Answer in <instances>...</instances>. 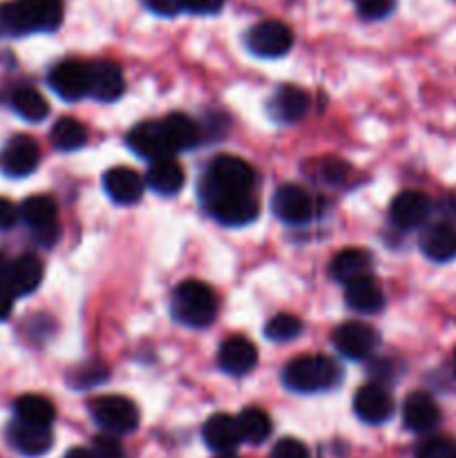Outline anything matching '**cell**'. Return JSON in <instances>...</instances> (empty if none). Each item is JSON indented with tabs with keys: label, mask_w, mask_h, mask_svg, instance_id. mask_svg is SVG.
<instances>
[{
	"label": "cell",
	"mask_w": 456,
	"mask_h": 458,
	"mask_svg": "<svg viewBox=\"0 0 456 458\" xmlns=\"http://www.w3.org/2000/svg\"><path fill=\"white\" fill-rule=\"evenodd\" d=\"M255 170L235 155H219L210 164L201 192H253Z\"/></svg>",
	"instance_id": "4"
},
{
	"label": "cell",
	"mask_w": 456,
	"mask_h": 458,
	"mask_svg": "<svg viewBox=\"0 0 456 458\" xmlns=\"http://www.w3.org/2000/svg\"><path fill=\"white\" fill-rule=\"evenodd\" d=\"M49 85L65 101L89 97V65L76 58L61 61L49 72Z\"/></svg>",
	"instance_id": "12"
},
{
	"label": "cell",
	"mask_w": 456,
	"mask_h": 458,
	"mask_svg": "<svg viewBox=\"0 0 456 458\" xmlns=\"http://www.w3.org/2000/svg\"><path fill=\"white\" fill-rule=\"evenodd\" d=\"M237 423H240L241 438L246 443H250V445H259L273 432L271 416L264 410H259V407H246V410H241V414L237 416Z\"/></svg>",
	"instance_id": "32"
},
{
	"label": "cell",
	"mask_w": 456,
	"mask_h": 458,
	"mask_svg": "<svg viewBox=\"0 0 456 458\" xmlns=\"http://www.w3.org/2000/svg\"><path fill=\"white\" fill-rule=\"evenodd\" d=\"M89 414L94 423L107 434L123 437L139 428V410L125 396H98L89 403Z\"/></svg>",
	"instance_id": "6"
},
{
	"label": "cell",
	"mask_w": 456,
	"mask_h": 458,
	"mask_svg": "<svg viewBox=\"0 0 456 458\" xmlns=\"http://www.w3.org/2000/svg\"><path fill=\"white\" fill-rule=\"evenodd\" d=\"M271 458H311L308 456L307 445L298 438H282L280 443H275L273 447Z\"/></svg>",
	"instance_id": "37"
},
{
	"label": "cell",
	"mask_w": 456,
	"mask_h": 458,
	"mask_svg": "<svg viewBox=\"0 0 456 458\" xmlns=\"http://www.w3.org/2000/svg\"><path fill=\"white\" fill-rule=\"evenodd\" d=\"M356 3L358 13L367 21H380V18H387L393 12V4L396 0H353Z\"/></svg>",
	"instance_id": "35"
},
{
	"label": "cell",
	"mask_w": 456,
	"mask_h": 458,
	"mask_svg": "<svg viewBox=\"0 0 456 458\" xmlns=\"http://www.w3.org/2000/svg\"><path fill=\"white\" fill-rule=\"evenodd\" d=\"M204 441L213 452L231 454V452H235L237 447H240V443L244 441V438H241L237 419H232V416L228 414H215L206 420Z\"/></svg>",
	"instance_id": "25"
},
{
	"label": "cell",
	"mask_w": 456,
	"mask_h": 458,
	"mask_svg": "<svg viewBox=\"0 0 456 458\" xmlns=\"http://www.w3.org/2000/svg\"><path fill=\"white\" fill-rule=\"evenodd\" d=\"M65 458H94L92 450H85V447H74L65 454Z\"/></svg>",
	"instance_id": "43"
},
{
	"label": "cell",
	"mask_w": 456,
	"mask_h": 458,
	"mask_svg": "<svg viewBox=\"0 0 456 458\" xmlns=\"http://www.w3.org/2000/svg\"><path fill=\"white\" fill-rule=\"evenodd\" d=\"M18 215L22 217V222L31 228V233L36 235V240L43 242L45 246L54 244L58 235V208L56 201L47 195H34L27 197L22 201V206L18 208Z\"/></svg>",
	"instance_id": "8"
},
{
	"label": "cell",
	"mask_w": 456,
	"mask_h": 458,
	"mask_svg": "<svg viewBox=\"0 0 456 458\" xmlns=\"http://www.w3.org/2000/svg\"><path fill=\"white\" fill-rule=\"evenodd\" d=\"M128 146L132 148L139 157L150 161L165 159V157L174 155L168 139H165L161 121H143V123L134 125L128 134Z\"/></svg>",
	"instance_id": "15"
},
{
	"label": "cell",
	"mask_w": 456,
	"mask_h": 458,
	"mask_svg": "<svg viewBox=\"0 0 456 458\" xmlns=\"http://www.w3.org/2000/svg\"><path fill=\"white\" fill-rule=\"evenodd\" d=\"M282 383L286 389L298 394L326 392L340 383V367L329 356L308 353L293 358L282 371Z\"/></svg>",
	"instance_id": "2"
},
{
	"label": "cell",
	"mask_w": 456,
	"mask_h": 458,
	"mask_svg": "<svg viewBox=\"0 0 456 458\" xmlns=\"http://www.w3.org/2000/svg\"><path fill=\"white\" fill-rule=\"evenodd\" d=\"M311 98L295 85H282L268 101V114L277 123H298L307 116Z\"/></svg>",
	"instance_id": "19"
},
{
	"label": "cell",
	"mask_w": 456,
	"mask_h": 458,
	"mask_svg": "<svg viewBox=\"0 0 456 458\" xmlns=\"http://www.w3.org/2000/svg\"><path fill=\"white\" fill-rule=\"evenodd\" d=\"M273 213L291 226H302L316 215V201L298 183H284L273 195Z\"/></svg>",
	"instance_id": "9"
},
{
	"label": "cell",
	"mask_w": 456,
	"mask_h": 458,
	"mask_svg": "<svg viewBox=\"0 0 456 458\" xmlns=\"http://www.w3.org/2000/svg\"><path fill=\"white\" fill-rule=\"evenodd\" d=\"M161 125H164L165 139H168L173 152L190 150L201 141L199 123L183 112H173L161 121Z\"/></svg>",
	"instance_id": "27"
},
{
	"label": "cell",
	"mask_w": 456,
	"mask_h": 458,
	"mask_svg": "<svg viewBox=\"0 0 456 458\" xmlns=\"http://www.w3.org/2000/svg\"><path fill=\"white\" fill-rule=\"evenodd\" d=\"M380 338L374 327L365 322H344L334 331V347L349 360H365L378 347Z\"/></svg>",
	"instance_id": "10"
},
{
	"label": "cell",
	"mask_w": 456,
	"mask_h": 458,
	"mask_svg": "<svg viewBox=\"0 0 456 458\" xmlns=\"http://www.w3.org/2000/svg\"><path fill=\"white\" fill-rule=\"evenodd\" d=\"M224 9V0H183V12L195 16H213Z\"/></svg>",
	"instance_id": "38"
},
{
	"label": "cell",
	"mask_w": 456,
	"mask_h": 458,
	"mask_svg": "<svg viewBox=\"0 0 456 458\" xmlns=\"http://www.w3.org/2000/svg\"><path fill=\"white\" fill-rule=\"evenodd\" d=\"M63 22L61 0H9L0 4V31L12 36L54 31Z\"/></svg>",
	"instance_id": "1"
},
{
	"label": "cell",
	"mask_w": 456,
	"mask_h": 458,
	"mask_svg": "<svg viewBox=\"0 0 456 458\" xmlns=\"http://www.w3.org/2000/svg\"><path fill=\"white\" fill-rule=\"evenodd\" d=\"M429 213H432V201L420 191H402L401 195L393 197L392 206H389V217H392L393 226L402 228V231L423 226Z\"/></svg>",
	"instance_id": "14"
},
{
	"label": "cell",
	"mask_w": 456,
	"mask_h": 458,
	"mask_svg": "<svg viewBox=\"0 0 456 458\" xmlns=\"http://www.w3.org/2000/svg\"><path fill=\"white\" fill-rule=\"evenodd\" d=\"M13 298H16V295H13L12 291H9L7 286H4L3 282H0V322H4L9 316H12Z\"/></svg>",
	"instance_id": "42"
},
{
	"label": "cell",
	"mask_w": 456,
	"mask_h": 458,
	"mask_svg": "<svg viewBox=\"0 0 456 458\" xmlns=\"http://www.w3.org/2000/svg\"><path fill=\"white\" fill-rule=\"evenodd\" d=\"M54 148L63 152H74L88 143V130L80 121L72 119V116H63L56 123L52 125V132H49Z\"/></svg>",
	"instance_id": "30"
},
{
	"label": "cell",
	"mask_w": 456,
	"mask_h": 458,
	"mask_svg": "<svg viewBox=\"0 0 456 458\" xmlns=\"http://www.w3.org/2000/svg\"><path fill=\"white\" fill-rule=\"evenodd\" d=\"M304 325L298 316L293 313H277L264 327V335L273 343H289V340H295L300 334H302Z\"/></svg>",
	"instance_id": "33"
},
{
	"label": "cell",
	"mask_w": 456,
	"mask_h": 458,
	"mask_svg": "<svg viewBox=\"0 0 456 458\" xmlns=\"http://www.w3.org/2000/svg\"><path fill=\"white\" fill-rule=\"evenodd\" d=\"M18 208L12 204L9 199H4V197H0V231H7V228H12L13 224L18 222Z\"/></svg>",
	"instance_id": "40"
},
{
	"label": "cell",
	"mask_w": 456,
	"mask_h": 458,
	"mask_svg": "<svg viewBox=\"0 0 456 458\" xmlns=\"http://www.w3.org/2000/svg\"><path fill=\"white\" fill-rule=\"evenodd\" d=\"M92 454L94 458H125V450L114 434H101L94 438Z\"/></svg>",
	"instance_id": "36"
},
{
	"label": "cell",
	"mask_w": 456,
	"mask_h": 458,
	"mask_svg": "<svg viewBox=\"0 0 456 458\" xmlns=\"http://www.w3.org/2000/svg\"><path fill=\"white\" fill-rule=\"evenodd\" d=\"M40 164V148L27 134H18L7 141V146L0 152V170L7 177L21 179L34 173Z\"/></svg>",
	"instance_id": "11"
},
{
	"label": "cell",
	"mask_w": 456,
	"mask_h": 458,
	"mask_svg": "<svg viewBox=\"0 0 456 458\" xmlns=\"http://www.w3.org/2000/svg\"><path fill=\"white\" fill-rule=\"evenodd\" d=\"M173 316L182 325L204 329L217 316V298L210 286L199 280H186L173 293Z\"/></svg>",
	"instance_id": "3"
},
{
	"label": "cell",
	"mask_w": 456,
	"mask_h": 458,
	"mask_svg": "<svg viewBox=\"0 0 456 458\" xmlns=\"http://www.w3.org/2000/svg\"><path fill=\"white\" fill-rule=\"evenodd\" d=\"M125 92L123 70L114 61H97L89 65V97L112 103Z\"/></svg>",
	"instance_id": "17"
},
{
	"label": "cell",
	"mask_w": 456,
	"mask_h": 458,
	"mask_svg": "<svg viewBox=\"0 0 456 458\" xmlns=\"http://www.w3.org/2000/svg\"><path fill=\"white\" fill-rule=\"evenodd\" d=\"M103 188H106L112 201L121 206H132L141 201L146 182H143L137 170L119 165V168L107 170L106 177H103Z\"/></svg>",
	"instance_id": "20"
},
{
	"label": "cell",
	"mask_w": 456,
	"mask_h": 458,
	"mask_svg": "<svg viewBox=\"0 0 456 458\" xmlns=\"http://www.w3.org/2000/svg\"><path fill=\"white\" fill-rule=\"evenodd\" d=\"M219 367L231 376H246L258 365V349L250 340L235 335L219 347Z\"/></svg>",
	"instance_id": "22"
},
{
	"label": "cell",
	"mask_w": 456,
	"mask_h": 458,
	"mask_svg": "<svg viewBox=\"0 0 456 458\" xmlns=\"http://www.w3.org/2000/svg\"><path fill=\"white\" fill-rule=\"evenodd\" d=\"M13 411H16V420L30 425H40V428H52L54 419H56V407L52 401L38 394H25L13 403Z\"/></svg>",
	"instance_id": "29"
},
{
	"label": "cell",
	"mask_w": 456,
	"mask_h": 458,
	"mask_svg": "<svg viewBox=\"0 0 456 458\" xmlns=\"http://www.w3.org/2000/svg\"><path fill=\"white\" fill-rule=\"evenodd\" d=\"M420 250L432 262H450L456 258V226L450 222L432 224L420 235Z\"/></svg>",
	"instance_id": "23"
},
{
	"label": "cell",
	"mask_w": 456,
	"mask_h": 458,
	"mask_svg": "<svg viewBox=\"0 0 456 458\" xmlns=\"http://www.w3.org/2000/svg\"><path fill=\"white\" fill-rule=\"evenodd\" d=\"M7 441L22 456H43L54 445L52 429L40 428V425L22 423V420H13L9 425Z\"/></svg>",
	"instance_id": "18"
},
{
	"label": "cell",
	"mask_w": 456,
	"mask_h": 458,
	"mask_svg": "<svg viewBox=\"0 0 456 458\" xmlns=\"http://www.w3.org/2000/svg\"><path fill=\"white\" fill-rule=\"evenodd\" d=\"M353 411L362 423H387L393 414V398L380 383L362 385L353 398Z\"/></svg>",
	"instance_id": "13"
},
{
	"label": "cell",
	"mask_w": 456,
	"mask_h": 458,
	"mask_svg": "<svg viewBox=\"0 0 456 458\" xmlns=\"http://www.w3.org/2000/svg\"><path fill=\"white\" fill-rule=\"evenodd\" d=\"M402 423L410 432L427 434L441 423V410L429 394L414 392L402 403Z\"/></svg>",
	"instance_id": "16"
},
{
	"label": "cell",
	"mask_w": 456,
	"mask_h": 458,
	"mask_svg": "<svg viewBox=\"0 0 456 458\" xmlns=\"http://www.w3.org/2000/svg\"><path fill=\"white\" fill-rule=\"evenodd\" d=\"M371 258L367 250L362 249H344L331 259L329 273L335 282H342V284H349V282L358 280L362 276H369Z\"/></svg>",
	"instance_id": "28"
},
{
	"label": "cell",
	"mask_w": 456,
	"mask_h": 458,
	"mask_svg": "<svg viewBox=\"0 0 456 458\" xmlns=\"http://www.w3.org/2000/svg\"><path fill=\"white\" fill-rule=\"evenodd\" d=\"M344 302L351 311L371 316V313H378L384 307V293L374 277L362 276L344 284Z\"/></svg>",
	"instance_id": "24"
},
{
	"label": "cell",
	"mask_w": 456,
	"mask_h": 458,
	"mask_svg": "<svg viewBox=\"0 0 456 458\" xmlns=\"http://www.w3.org/2000/svg\"><path fill=\"white\" fill-rule=\"evenodd\" d=\"M219 458H237V456L232 454V452H231V454H222V456H219Z\"/></svg>",
	"instance_id": "46"
},
{
	"label": "cell",
	"mask_w": 456,
	"mask_h": 458,
	"mask_svg": "<svg viewBox=\"0 0 456 458\" xmlns=\"http://www.w3.org/2000/svg\"><path fill=\"white\" fill-rule=\"evenodd\" d=\"M43 282V264L34 255H21L13 262L7 264L3 284L12 291L13 295H30Z\"/></svg>",
	"instance_id": "21"
},
{
	"label": "cell",
	"mask_w": 456,
	"mask_h": 458,
	"mask_svg": "<svg viewBox=\"0 0 456 458\" xmlns=\"http://www.w3.org/2000/svg\"><path fill=\"white\" fill-rule=\"evenodd\" d=\"M12 107L18 116H22L30 123H38V121H43L49 114V106L43 94L34 88H27V85L13 89Z\"/></svg>",
	"instance_id": "31"
},
{
	"label": "cell",
	"mask_w": 456,
	"mask_h": 458,
	"mask_svg": "<svg viewBox=\"0 0 456 458\" xmlns=\"http://www.w3.org/2000/svg\"><path fill=\"white\" fill-rule=\"evenodd\" d=\"M416 458H456V443L445 437H432L420 443Z\"/></svg>",
	"instance_id": "34"
},
{
	"label": "cell",
	"mask_w": 456,
	"mask_h": 458,
	"mask_svg": "<svg viewBox=\"0 0 456 458\" xmlns=\"http://www.w3.org/2000/svg\"><path fill=\"white\" fill-rule=\"evenodd\" d=\"M452 367H454V376H456V349H454V360H452Z\"/></svg>",
	"instance_id": "45"
},
{
	"label": "cell",
	"mask_w": 456,
	"mask_h": 458,
	"mask_svg": "<svg viewBox=\"0 0 456 458\" xmlns=\"http://www.w3.org/2000/svg\"><path fill=\"white\" fill-rule=\"evenodd\" d=\"M208 213L224 226H246L259 215V201L253 192H204Z\"/></svg>",
	"instance_id": "5"
},
{
	"label": "cell",
	"mask_w": 456,
	"mask_h": 458,
	"mask_svg": "<svg viewBox=\"0 0 456 458\" xmlns=\"http://www.w3.org/2000/svg\"><path fill=\"white\" fill-rule=\"evenodd\" d=\"M246 47L262 58H280L293 47V31L280 21H262L246 34Z\"/></svg>",
	"instance_id": "7"
},
{
	"label": "cell",
	"mask_w": 456,
	"mask_h": 458,
	"mask_svg": "<svg viewBox=\"0 0 456 458\" xmlns=\"http://www.w3.org/2000/svg\"><path fill=\"white\" fill-rule=\"evenodd\" d=\"M7 259H4L3 258V255H0V282H3L4 280V271H7Z\"/></svg>",
	"instance_id": "44"
},
{
	"label": "cell",
	"mask_w": 456,
	"mask_h": 458,
	"mask_svg": "<svg viewBox=\"0 0 456 458\" xmlns=\"http://www.w3.org/2000/svg\"><path fill=\"white\" fill-rule=\"evenodd\" d=\"M146 7L155 12L156 16L170 18L183 12V0H146Z\"/></svg>",
	"instance_id": "39"
},
{
	"label": "cell",
	"mask_w": 456,
	"mask_h": 458,
	"mask_svg": "<svg viewBox=\"0 0 456 458\" xmlns=\"http://www.w3.org/2000/svg\"><path fill=\"white\" fill-rule=\"evenodd\" d=\"M322 174H325V179L329 183H338L342 182L344 177H347V165L342 164V161L338 159H331L325 164V170H322Z\"/></svg>",
	"instance_id": "41"
},
{
	"label": "cell",
	"mask_w": 456,
	"mask_h": 458,
	"mask_svg": "<svg viewBox=\"0 0 456 458\" xmlns=\"http://www.w3.org/2000/svg\"><path fill=\"white\" fill-rule=\"evenodd\" d=\"M146 183L156 192V195L173 197L186 183V174L179 161H174L173 157H165V159L152 161V165L148 168Z\"/></svg>",
	"instance_id": "26"
}]
</instances>
